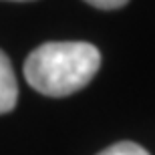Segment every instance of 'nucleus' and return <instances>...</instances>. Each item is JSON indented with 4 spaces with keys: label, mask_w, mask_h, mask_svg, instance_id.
Segmentation results:
<instances>
[{
    "label": "nucleus",
    "mask_w": 155,
    "mask_h": 155,
    "mask_svg": "<svg viewBox=\"0 0 155 155\" xmlns=\"http://www.w3.org/2000/svg\"><path fill=\"white\" fill-rule=\"evenodd\" d=\"M99 64L101 52L91 42H45L28 54L24 79L40 95L67 97L89 85Z\"/></svg>",
    "instance_id": "obj_1"
},
{
    "label": "nucleus",
    "mask_w": 155,
    "mask_h": 155,
    "mask_svg": "<svg viewBox=\"0 0 155 155\" xmlns=\"http://www.w3.org/2000/svg\"><path fill=\"white\" fill-rule=\"evenodd\" d=\"M18 99V85L12 64L4 52L0 51V115L14 109Z\"/></svg>",
    "instance_id": "obj_2"
},
{
    "label": "nucleus",
    "mask_w": 155,
    "mask_h": 155,
    "mask_svg": "<svg viewBox=\"0 0 155 155\" xmlns=\"http://www.w3.org/2000/svg\"><path fill=\"white\" fill-rule=\"evenodd\" d=\"M97 155H149L141 145L133 143V141H119V143L111 145L107 149H103Z\"/></svg>",
    "instance_id": "obj_3"
},
{
    "label": "nucleus",
    "mask_w": 155,
    "mask_h": 155,
    "mask_svg": "<svg viewBox=\"0 0 155 155\" xmlns=\"http://www.w3.org/2000/svg\"><path fill=\"white\" fill-rule=\"evenodd\" d=\"M89 4L95 8H101V10H113V8H123L127 2L125 0H91Z\"/></svg>",
    "instance_id": "obj_4"
}]
</instances>
